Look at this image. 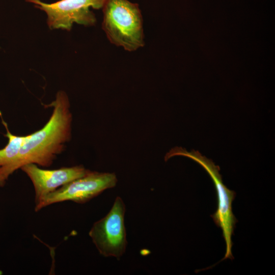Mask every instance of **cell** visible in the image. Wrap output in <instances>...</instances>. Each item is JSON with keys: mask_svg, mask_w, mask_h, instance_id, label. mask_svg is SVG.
I'll list each match as a JSON object with an SVG mask.
<instances>
[{"mask_svg": "<svg viewBox=\"0 0 275 275\" xmlns=\"http://www.w3.org/2000/svg\"><path fill=\"white\" fill-rule=\"evenodd\" d=\"M48 106L53 108L47 123L39 130L30 134L12 162L0 167V186L4 185L10 175L25 164L50 166L70 140L72 117L66 93L59 91L56 99Z\"/></svg>", "mask_w": 275, "mask_h": 275, "instance_id": "1", "label": "cell"}, {"mask_svg": "<svg viewBox=\"0 0 275 275\" xmlns=\"http://www.w3.org/2000/svg\"><path fill=\"white\" fill-rule=\"evenodd\" d=\"M102 28L111 43L128 51L144 45L139 5L128 0H104Z\"/></svg>", "mask_w": 275, "mask_h": 275, "instance_id": "2", "label": "cell"}, {"mask_svg": "<svg viewBox=\"0 0 275 275\" xmlns=\"http://www.w3.org/2000/svg\"><path fill=\"white\" fill-rule=\"evenodd\" d=\"M175 156H183L194 160L201 165L211 177L216 191L218 204L216 211L211 217L215 224L222 229L226 243V253L222 260L233 259L232 237L237 220L233 213L232 202L236 196V193L224 184L222 176L219 173V167L198 151L192 150L188 152L181 147H176L166 154L164 160L167 161Z\"/></svg>", "mask_w": 275, "mask_h": 275, "instance_id": "3", "label": "cell"}, {"mask_svg": "<svg viewBox=\"0 0 275 275\" xmlns=\"http://www.w3.org/2000/svg\"><path fill=\"white\" fill-rule=\"evenodd\" d=\"M125 205L122 199L117 197L109 212L96 222L89 234L99 253L104 257L120 259L127 245L124 225Z\"/></svg>", "mask_w": 275, "mask_h": 275, "instance_id": "4", "label": "cell"}, {"mask_svg": "<svg viewBox=\"0 0 275 275\" xmlns=\"http://www.w3.org/2000/svg\"><path fill=\"white\" fill-rule=\"evenodd\" d=\"M114 173L90 171L45 196L35 207L38 211L49 205L66 201L83 204L97 196L104 190L116 186Z\"/></svg>", "mask_w": 275, "mask_h": 275, "instance_id": "5", "label": "cell"}, {"mask_svg": "<svg viewBox=\"0 0 275 275\" xmlns=\"http://www.w3.org/2000/svg\"><path fill=\"white\" fill-rule=\"evenodd\" d=\"M26 1L33 3L36 8L46 13L47 23L50 29H62L68 31L74 23L94 25L96 19L90 8L101 9L104 2V0H60L48 4L40 0Z\"/></svg>", "mask_w": 275, "mask_h": 275, "instance_id": "6", "label": "cell"}, {"mask_svg": "<svg viewBox=\"0 0 275 275\" xmlns=\"http://www.w3.org/2000/svg\"><path fill=\"white\" fill-rule=\"evenodd\" d=\"M20 169L29 177L35 190V201L38 204L45 196L69 182L87 175L90 171L82 166L45 170L34 163Z\"/></svg>", "mask_w": 275, "mask_h": 275, "instance_id": "7", "label": "cell"}, {"mask_svg": "<svg viewBox=\"0 0 275 275\" xmlns=\"http://www.w3.org/2000/svg\"><path fill=\"white\" fill-rule=\"evenodd\" d=\"M8 138V144L0 149V167L5 166L12 162L17 156L24 143L29 139L30 134L25 136H17L12 134L8 130L7 124L3 121Z\"/></svg>", "mask_w": 275, "mask_h": 275, "instance_id": "8", "label": "cell"}]
</instances>
